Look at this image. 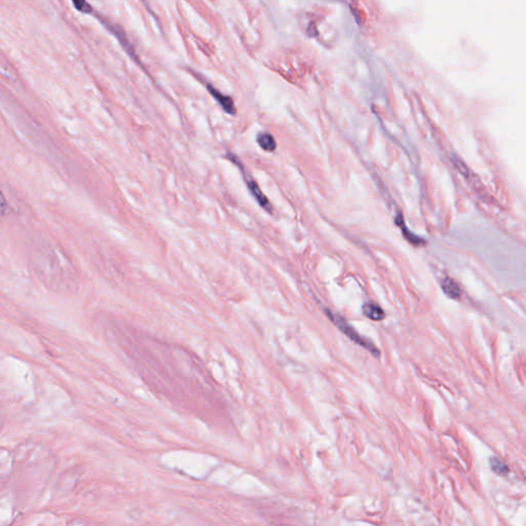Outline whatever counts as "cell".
I'll use <instances>...</instances> for the list:
<instances>
[{
	"label": "cell",
	"mask_w": 526,
	"mask_h": 526,
	"mask_svg": "<svg viewBox=\"0 0 526 526\" xmlns=\"http://www.w3.org/2000/svg\"><path fill=\"white\" fill-rule=\"evenodd\" d=\"M489 463H490L491 470L499 476H504L509 473L508 466H506L505 463L497 457H491L489 460Z\"/></svg>",
	"instance_id": "obj_8"
},
{
	"label": "cell",
	"mask_w": 526,
	"mask_h": 526,
	"mask_svg": "<svg viewBox=\"0 0 526 526\" xmlns=\"http://www.w3.org/2000/svg\"><path fill=\"white\" fill-rule=\"evenodd\" d=\"M363 313L372 321H381L385 317L382 308L374 303H365L363 305Z\"/></svg>",
	"instance_id": "obj_7"
},
{
	"label": "cell",
	"mask_w": 526,
	"mask_h": 526,
	"mask_svg": "<svg viewBox=\"0 0 526 526\" xmlns=\"http://www.w3.org/2000/svg\"><path fill=\"white\" fill-rule=\"evenodd\" d=\"M7 212H8V203L4 196V193L2 192V190H0V216L5 215Z\"/></svg>",
	"instance_id": "obj_11"
},
{
	"label": "cell",
	"mask_w": 526,
	"mask_h": 526,
	"mask_svg": "<svg viewBox=\"0 0 526 526\" xmlns=\"http://www.w3.org/2000/svg\"><path fill=\"white\" fill-rule=\"evenodd\" d=\"M207 90L211 94L213 98L219 103V105L222 107V109L226 113L230 115H235L237 113L235 103H233V100L230 98V97L223 95L217 89L214 88L212 85H207Z\"/></svg>",
	"instance_id": "obj_3"
},
{
	"label": "cell",
	"mask_w": 526,
	"mask_h": 526,
	"mask_svg": "<svg viewBox=\"0 0 526 526\" xmlns=\"http://www.w3.org/2000/svg\"><path fill=\"white\" fill-rule=\"evenodd\" d=\"M102 23H104V25L109 29V31H110V32H111L116 38H118L119 42H120L121 45H122V47L127 51V53L133 58V59H137V56H136L133 47H132L131 44L129 43V40H128V37L126 36L125 32H124L120 27L115 26V25H112V24H110V23H108V22H106V21H103V20H102Z\"/></svg>",
	"instance_id": "obj_4"
},
{
	"label": "cell",
	"mask_w": 526,
	"mask_h": 526,
	"mask_svg": "<svg viewBox=\"0 0 526 526\" xmlns=\"http://www.w3.org/2000/svg\"><path fill=\"white\" fill-rule=\"evenodd\" d=\"M450 160H451V163L454 165V167L457 169V171L462 175V176L464 178H467L469 177V169H467L465 167V165L462 163L461 160H459L456 155L452 154L450 157Z\"/></svg>",
	"instance_id": "obj_10"
},
{
	"label": "cell",
	"mask_w": 526,
	"mask_h": 526,
	"mask_svg": "<svg viewBox=\"0 0 526 526\" xmlns=\"http://www.w3.org/2000/svg\"><path fill=\"white\" fill-rule=\"evenodd\" d=\"M72 4L77 11L83 14L91 15L93 13V8L87 0H72Z\"/></svg>",
	"instance_id": "obj_9"
},
{
	"label": "cell",
	"mask_w": 526,
	"mask_h": 526,
	"mask_svg": "<svg viewBox=\"0 0 526 526\" xmlns=\"http://www.w3.org/2000/svg\"><path fill=\"white\" fill-rule=\"evenodd\" d=\"M258 145L267 152H274L277 148V142L270 133L261 132L257 135Z\"/></svg>",
	"instance_id": "obj_6"
},
{
	"label": "cell",
	"mask_w": 526,
	"mask_h": 526,
	"mask_svg": "<svg viewBox=\"0 0 526 526\" xmlns=\"http://www.w3.org/2000/svg\"><path fill=\"white\" fill-rule=\"evenodd\" d=\"M441 288L444 293L452 299H458L460 297V289L458 285L450 278H445L441 282Z\"/></svg>",
	"instance_id": "obj_5"
},
{
	"label": "cell",
	"mask_w": 526,
	"mask_h": 526,
	"mask_svg": "<svg viewBox=\"0 0 526 526\" xmlns=\"http://www.w3.org/2000/svg\"><path fill=\"white\" fill-rule=\"evenodd\" d=\"M327 315L331 318V320H332V322H333V323H334V324H335V325H336V326L342 331V332H343L344 334H346L350 339L354 340V341L357 342V343H359L361 346L365 347L366 349L370 350V352H371L373 355H375L376 357L379 356V350H378L375 346H373V344H372L371 342H369L368 340L362 338V337L356 332V331L354 330V328H352V327H350V326L346 323V321H344L343 319H341L339 316L333 315L332 313H331L330 310H329V311L327 310Z\"/></svg>",
	"instance_id": "obj_1"
},
{
	"label": "cell",
	"mask_w": 526,
	"mask_h": 526,
	"mask_svg": "<svg viewBox=\"0 0 526 526\" xmlns=\"http://www.w3.org/2000/svg\"><path fill=\"white\" fill-rule=\"evenodd\" d=\"M227 157H228V159H229L232 163L237 164L238 167L241 168V171H242V173H243V175H244V178H245V181H246L247 187H248L249 191L251 192L252 197L256 200V202L261 206V208H263V209H264L265 211H267L268 213H271V209H272L271 204L269 203L268 199L264 196L263 192H262L261 189H260V187L258 186V184H257L254 180H253L251 177L247 176L246 173H245V170H244V167H243L242 164L239 162L240 160L236 157V155L230 154V153L227 154Z\"/></svg>",
	"instance_id": "obj_2"
}]
</instances>
